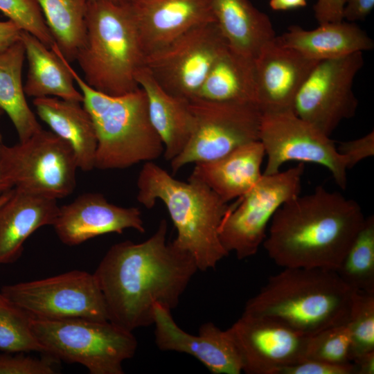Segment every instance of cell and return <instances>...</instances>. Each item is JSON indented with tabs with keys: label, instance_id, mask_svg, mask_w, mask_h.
I'll return each instance as SVG.
<instances>
[{
	"label": "cell",
	"instance_id": "cell-24",
	"mask_svg": "<svg viewBox=\"0 0 374 374\" xmlns=\"http://www.w3.org/2000/svg\"><path fill=\"white\" fill-rule=\"evenodd\" d=\"M275 39L280 44L318 61L363 53L374 46L364 30L354 22L344 20L321 24L313 30L292 25Z\"/></svg>",
	"mask_w": 374,
	"mask_h": 374
},
{
	"label": "cell",
	"instance_id": "cell-41",
	"mask_svg": "<svg viewBox=\"0 0 374 374\" xmlns=\"http://www.w3.org/2000/svg\"><path fill=\"white\" fill-rule=\"evenodd\" d=\"M353 364L356 374L374 373V352H371L355 357Z\"/></svg>",
	"mask_w": 374,
	"mask_h": 374
},
{
	"label": "cell",
	"instance_id": "cell-9",
	"mask_svg": "<svg viewBox=\"0 0 374 374\" xmlns=\"http://www.w3.org/2000/svg\"><path fill=\"white\" fill-rule=\"evenodd\" d=\"M304 168L300 163L273 175L262 174L249 191L229 206L218 230L229 253L233 252L242 260L257 253L277 210L300 195Z\"/></svg>",
	"mask_w": 374,
	"mask_h": 374
},
{
	"label": "cell",
	"instance_id": "cell-20",
	"mask_svg": "<svg viewBox=\"0 0 374 374\" xmlns=\"http://www.w3.org/2000/svg\"><path fill=\"white\" fill-rule=\"evenodd\" d=\"M57 199L13 188L0 206V265L17 261L26 240L37 229L55 222Z\"/></svg>",
	"mask_w": 374,
	"mask_h": 374
},
{
	"label": "cell",
	"instance_id": "cell-29",
	"mask_svg": "<svg viewBox=\"0 0 374 374\" xmlns=\"http://www.w3.org/2000/svg\"><path fill=\"white\" fill-rule=\"evenodd\" d=\"M64 57L75 60L86 35L88 0H36Z\"/></svg>",
	"mask_w": 374,
	"mask_h": 374
},
{
	"label": "cell",
	"instance_id": "cell-25",
	"mask_svg": "<svg viewBox=\"0 0 374 374\" xmlns=\"http://www.w3.org/2000/svg\"><path fill=\"white\" fill-rule=\"evenodd\" d=\"M21 40L28 63L25 94L34 98L56 97L82 103L83 96L56 44L48 48L30 33L21 30Z\"/></svg>",
	"mask_w": 374,
	"mask_h": 374
},
{
	"label": "cell",
	"instance_id": "cell-31",
	"mask_svg": "<svg viewBox=\"0 0 374 374\" xmlns=\"http://www.w3.org/2000/svg\"><path fill=\"white\" fill-rule=\"evenodd\" d=\"M33 318L0 292V350L11 353H43V348L31 329Z\"/></svg>",
	"mask_w": 374,
	"mask_h": 374
},
{
	"label": "cell",
	"instance_id": "cell-13",
	"mask_svg": "<svg viewBox=\"0 0 374 374\" xmlns=\"http://www.w3.org/2000/svg\"><path fill=\"white\" fill-rule=\"evenodd\" d=\"M267 164L265 175L277 173L287 161L316 163L327 168L342 190L347 186V162L334 141L293 112L262 114L259 132Z\"/></svg>",
	"mask_w": 374,
	"mask_h": 374
},
{
	"label": "cell",
	"instance_id": "cell-8",
	"mask_svg": "<svg viewBox=\"0 0 374 374\" xmlns=\"http://www.w3.org/2000/svg\"><path fill=\"white\" fill-rule=\"evenodd\" d=\"M0 166L13 188L53 199L71 195L78 169L67 142L51 131L41 130L29 139L0 145Z\"/></svg>",
	"mask_w": 374,
	"mask_h": 374
},
{
	"label": "cell",
	"instance_id": "cell-36",
	"mask_svg": "<svg viewBox=\"0 0 374 374\" xmlns=\"http://www.w3.org/2000/svg\"><path fill=\"white\" fill-rule=\"evenodd\" d=\"M278 374H356L353 363L336 364L305 359L281 369Z\"/></svg>",
	"mask_w": 374,
	"mask_h": 374
},
{
	"label": "cell",
	"instance_id": "cell-19",
	"mask_svg": "<svg viewBox=\"0 0 374 374\" xmlns=\"http://www.w3.org/2000/svg\"><path fill=\"white\" fill-rule=\"evenodd\" d=\"M145 56L190 29L215 21L213 0H127Z\"/></svg>",
	"mask_w": 374,
	"mask_h": 374
},
{
	"label": "cell",
	"instance_id": "cell-39",
	"mask_svg": "<svg viewBox=\"0 0 374 374\" xmlns=\"http://www.w3.org/2000/svg\"><path fill=\"white\" fill-rule=\"evenodd\" d=\"M374 7V0H345L344 19L350 22L363 20Z\"/></svg>",
	"mask_w": 374,
	"mask_h": 374
},
{
	"label": "cell",
	"instance_id": "cell-15",
	"mask_svg": "<svg viewBox=\"0 0 374 374\" xmlns=\"http://www.w3.org/2000/svg\"><path fill=\"white\" fill-rule=\"evenodd\" d=\"M226 330L247 374H278L305 359L310 337L274 319L245 313Z\"/></svg>",
	"mask_w": 374,
	"mask_h": 374
},
{
	"label": "cell",
	"instance_id": "cell-46",
	"mask_svg": "<svg viewBox=\"0 0 374 374\" xmlns=\"http://www.w3.org/2000/svg\"><path fill=\"white\" fill-rule=\"evenodd\" d=\"M3 112V111L0 108V116L2 114ZM1 143H2V136H1V133H0V145H1Z\"/></svg>",
	"mask_w": 374,
	"mask_h": 374
},
{
	"label": "cell",
	"instance_id": "cell-30",
	"mask_svg": "<svg viewBox=\"0 0 374 374\" xmlns=\"http://www.w3.org/2000/svg\"><path fill=\"white\" fill-rule=\"evenodd\" d=\"M336 271L353 290L374 293L373 215L366 217Z\"/></svg>",
	"mask_w": 374,
	"mask_h": 374
},
{
	"label": "cell",
	"instance_id": "cell-37",
	"mask_svg": "<svg viewBox=\"0 0 374 374\" xmlns=\"http://www.w3.org/2000/svg\"><path fill=\"white\" fill-rule=\"evenodd\" d=\"M337 149L346 157L348 170L351 169L361 161L374 155V132L357 139L341 142Z\"/></svg>",
	"mask_w": 374,
	"mask_h": 374
},
{
	"label": "cell",
	"instance_id": "cell-23",
	"mask_svg": "<svg viewBox=\"0 0 374 374\" xmlns=\"http://www.w3.org/2000/svg\"><path fill=\"white\" fill-rule=\"evenodd\" d=\"M81 103L56 97L33 100L39 118L71 146L78 169L89 172L95 168L97 139L91 117Z\"/></svg>",
	"mask_w": 374,
	"mask_h": 374
},
{
	"label": "cell",
	"instance_id": "cell-10",
	"mask_svg": "<svg viewBox=\"0 0 374 374\" xmlns=\"http://www.w3.org/2000/svg\"><path fill=\"white\" fill-rule=\"evenodd\" d=\"M193 129L184 150L172 161V172L190 163L219 159L247 143L259 141L262 112L256 105L189 100Z\"/></svg>",
	"mask_w": 374,
	"mask_h": 374
},
{
	"label": "cell",
	"instance_id": "cell-40",
	"mask_svg": "<svg viewBox=\"0 0 374 374\" xmlns=\"http://www.w3.org/2000/svg\"><path fill=\"white\" fill-rule=\"evenodd\" d=\"M21 29L12 21H0V53L21 39Z\"/></svg>",
	"mask_w": 374,
	"mask_h": 374
},
{
	"label": "cell",
	"instance_id": "cell-16",
	"mask_svg": "<svg viewBox=\"0 0 374 374\" xmlns=\"http://www.w3.org/2000/svg\"><path fill=\"white\" fill-rule=\"evenodd\" d=\"M154 341L163 351L190 355L213 374H240L242 360L228 331L212 322L202 324L197 335L182 330L175 321L171 310L156 304L154 308Z\"/></svg>",
	"mask_w": 374,
	"mask_h": 374
},
{
	"label": "cell",
	"instance_id": "cell-7",
	"mask_svg": "<svg viewBox=\"0 0 374 374\" xmlns=\"http://www.w3.org/2000/svg\"><path fill=\"white\" fill-rule=\"evenodd\" d=\"M31 329L45 355L80 364L91 374H123V363L138 346L132 332L109 321L33 317Z\"/></svg>",
	"mask_w": 374,
	"mask_h": 374
},
{
	"label": "cell",
	"instance_id": "cell-21",
	"mask_svg": "<svg viewBox=\"0 0 374 374\" xmlns=\"http://www.w3.org/2000/svg\"><path fill=\"white\" fill-rule=\"evenodd\" d=\"M265 156L262 143L253 141L219 159L195 163L188 179L203 183L228 203L245 195L258 181Z\"/></svg>",
	"mask_w": 374,
	"mask_h": 374
},
{
	"label": "cell",
	"instance_id": "cell-42",
	"mask_svg": "<svg viewBox=\"0 0 374 374\" xmlns=\"http://www.w3.org/2000/svg\"><path fill=\"white\" fill-rule=\"evenodd\" d=\"M269 3L272 10L282 11L305 7L307 0H269Z\"/></svg>",
	"mask_w": 374,
	"mask_h": 374
},
{
	"label": "cell",
	"instance_id": "cell-45",
	"mask_svg": "<svg viewBox=\"0 0 374 374\" xmlns=\"http://www.w3.org/2000/svg\"><path fill=\"white\" fill-rule=\"evenodd\" d=\"M114 2L118 3H123L127 1V0H111Z\"/></svg>",
	"mask_w": 374,
	"mask_h": 374
},
{
	"label": "cell",
	"instance_id": "cell-22",
	"mask_svg": "<svg viewBox=\"0 0 374 374\" xmlns=\"http://www.w3.org/2000/svg\"><path fill=\"white\" fill-rule=\"evenodd\" d=\"M136 80L145 93L150 120L163 145V157L170 161L184 150L193 132L189 100L165 91L144 66Z\"/></svg>",
	"mask_w": 374,
	"mask_h": 374
},
{
	"label": "cell",
	"instance_id": "cell-17",
	"mask_svg": "<svg viewBox=\"0 0 374 374\" xmlns=\"http://www.w3.org/2000/svg\"><path fill=\"white\" fill-rule=\"evenodd\" d=\"M53 226L59 240L68 246L128 229L141 233L145 231L138 208L115 205L98 193L82 194L60 206Z\"/></svg>",
	"mask_w": 374,
	"mask_h": 374
},
{
	"label": "cell",
	"instance_id": "cell-35",
	"mask_svg": "<svg viewBox=\"0 0 374 374\" xmlns=\"http://www.w3.org/2000/svg\"><path fill=\"white\" fill-rule=\"evenodd\" d=\"M56 359L45 355L35 358L17 353L0 354V374H55Z\"/></svg>",
	"mask_w": 374,
	"mask_h": 374
},
{
	"label": "cell",
	"instance_id": "cell-11",
	"mask_svg": "<svg viewBox=\"0 0 374 374\" xmlns=\"http://www.w3.org/2000/svg\"><path fill=\"white\" fill-rule=\"evenodd\" d=\"M11 302L43 319L109 321L104 297L93 274L72 270L39 280L1 287Z\"/></svg>",
	"mask_w": 374,
	"mask_h": 374
},
{
	"label": "cell",
	"instance_id": "cell-27",
	"mask_svg": "<svg viewBox=\"0 0 374 374\" xmlns=\"http://www.w3.org/2000/svg\"><path fill=\"white\" fill-rule=\"evenodd\" d=\"M195 98L257 105L255 60L227 45L215 61Z\"/></svg>",
	"mask_w": 374,
	"mask_h": 374
},
{
	"label": "cell",
	"instance_id": "cell-12",
	"mask_svg": "<svg viewBox=\"0 0 374 374\" xmlns=\"http://www.w3.org/2000/svg\"><path fill=\"white\" fill-rule=\"evenodd\" d=\"M228 45L215 21L195 27L146 55L144 66L176 97L195 98L215 61Z\"/></svg>",
	"mask_w": 374,
	"mask_h": 374
},
{
	"label": "cell",
	"instance_id": "cell-33",
	"mask_svg": "<svg viewBox=\"0 0 374 374\" xmlns=\"http://www.w3.org/2000/svg\"><path fill=\"white\" fill-rule=\"evenodd\" d=\"M305 359L336 364L352 363V343L347 324L332 326L310 336Z\"/></svg>",
	"mask_w": 374,
	"mask_h": 374
},
{
	"label": "cell",
	"instance_id": "cell-4",
	"mask_svg": "<svg viewBox=\"0 0 374 374\" xmlns=\"http://www.w3.org/2000/svg\"><path fill=\"white\" fill-rule=\"evenodd\" d=\"M136 185V199L145 208L163 203L177 230L172 243L193 258L198 270L215 269L229 254L218 233L229 205L207 186L178 180L152 161L143 166Z\"/></svg>",
	"mask_w": 374,
	"mask_h": 374
},
{
	"label": "cell",
	"instance_id": "cell-3",
	"mask_svg": "<svg viewBox=\"0 0 374 374\" xmlns=\"http://www.w3.org/2000/svg\"><path fill=\"white\" fill-rule=\"evenodd\" d=\"M355 291L336 271L286 267L268 278L243 313L274 319L310 337L347 323Z\"/></svg>",
	"mask_w": 374,
	"mask_h": 374
},
{
	"label": "cell",
	"instance_id": "cell-34",
	"mask_svg": "<svg viewBox=\"0 0 374 374\" xmlns=\"http://www.w3.org/2000/svg\"><path fill=\"white\" fill-rule=\"evenodd\" d=\"M0 10L21 30L34 35L48 48L55 44L36 0H0Z\"/></svg>",
	"mask_w": 374,
	"mask_h": 374
},
{
	"label": "cell",
	"instance_id": "cell-18",
	"mask_svg": "<svg viewBox=\"0 0 374 374\" xmlns=\"http://www.w3.org/2000/svg\"><path fill=\"white\" fill-rule=\"evenodd\" d=\"M319 62L275 38L265 45L255 59L257 105L262 114L293 112L299 89Z\"/></svg>",
	"mask_w": 374,
	"mask_h": 374
},
{
	"label": "cell",
	"instance_id": "cell-1",
	"mask_svg": "<svg viewBox=\"0 0 374 374\" xmlns=\"http://www.w3.org/2000/svg\"><path fill=\"white\" fill-rule=\"evenodd\" d=\"M167 233L163 219L146 240L113 244L93 273L109 321L125 330L152 325L156 304L175 308L198 271L189 253L167 241Z\"/></svg>",
	"mask_w": 374,
	"mask_h": 374
},
{
	"label": "cell",
	"instance_id": "cell-32",
	"mask_svg": "<svg viewBox=\"0 0 374 374\" xmlns=\"http://www.w3.org/2000/svg\"><path fill=\"white\" fill-rule=\"evenodd\" d=\"M346 324L352 343V362L374 352V293L355 291Z\"/></svg>",
	"mask_w": 374,
	"mask_h": 374
},
{
	"label": "cell",
	"instance_id": "cell-28",
	"mask_svg": "<svg viewBox=\"0 0 374 374\" xmlns=\"http://www.w3.org/2000/svg\"><path fill=\"white\" fill-rule=\"evenodd\" d=\"M25 57L21 39L0 53V108L11 120L19 141L42 130L26 99L21 79Z\"/></svg>",
	"mask_w": 374,
	"mask_h": 374
},
{
	"label": "cell",
	"instance_id": "cell-6",
	"mask_svg": "<svg viewBox=\"0 0 374 374\" xmlns=\"http://www.w3.org/2000/svg\"><path fill=\"white\" fill-rule=\"evenodd\" d=\"M68 67L94 125L95 168L123 169L163 154V145L150 122L146 96L140 87L124 95H107L88 85L70 62Z\"/></svg>",
	"mask_w": 374,
	"mask_h": 374
},
{
	"label": "cell",
	"instance_id": "cell-14",
	"mask_svg": "<svg viewBox=\"0 0 374 374\" xmlns=\"http://www.w3.org/2000/svg\"><path fill=\"white\" fill-rule=\"evenodd\" d=\"M363 64L362 52L319 61L299 89L293 112L330 136L342 121L355 114L353 85Z\"/></svg>",
	"mask_w": 374,
	"mask_h": 374
},
{
	"label": "cell",
	"instance_id": "cell-38",
	"mask_svg": "<svg viewBox=\"0 0 374 374\" xmlns=\"http://www.w3.org/2000/svg\"><path fill=\"white\" fill-rule=\"evenodd\" d=\"M345 0H317L314 6V16L319 24L344 20Z\"/></svg>",
	"mask_w": 374,
	"mask_h": 374
},
{
	"label": "cell",
	"instance_id": "cell-43",
	"mask_svg": "<svg viewBox=\"0 0 374 374\" xmlns=\"http://www.w3.org/2000/svg\"><path fill=\"white\" fill-rule=\"evenodd\" d=\"M13 188V186L0 166V197Z\"/></svg>",
	"mask_w": 374,
	"mask_h": 374
},
{
	"label": "cell",
	"instance_id": "cell-5",
	"mask_svg": "<svg viewBox=\"0 0 374 374\" xmlns=\"http://www.w3.org/2000/svg\"><path fill=\"white\" fill-rule=\"evenodd\" d=\"M85 24V40L75 58L85 82L114 96L139 89L136 75L145 55L127 2L88 0Z\"/></svg>",
	"mask_w": 374,
	"mask_h": 374
},
{
	"label": "cell",
	"instance_id": "cell-26",
	"mask_svg": "<svg viewBox=\"0 0 374 374\" xmlns=\"http://www.w3.org/2000/svg\"><path fill=\"white\" fill-rule=\"evenodd\" d=\"M213 10L228 45L247 57L255 60L276 37L269 17L249 0H213Z\"/></svg>",
	"mask_w": 374,
	"mask_h": 374
},
{
	"label": "cell",
	"instance_id": "cell-44",
	"mask_svg": "<svg viewBox=\"0 0 374 374\" xmlns=\"http://www.w3.org/2000/svg\"><path fill=\"white\" fill-rule=\"evenodd\" d=\"M12 189L13 188L6 192L0 197V206L9 198L12 193Z\"/></svg>",
	"mask_w": 374,
	"mask_h": 374
},
{
	"label": "cell",
	"instance_id": "cell-2",
	"mask_svg": "<svg viewBox=\"0 0 374 374\" xmlns=\"http://www.w3.org/2000/svg\"><path fill=\"white\" fill-rule=\"evenodd\" d=\"M365 219L355 200L319 186L277 210L262 244L283 268L336 271Z\"/></svg>",
	"mask_w": 374,
	"mask_h": 374
}]
</instances>
